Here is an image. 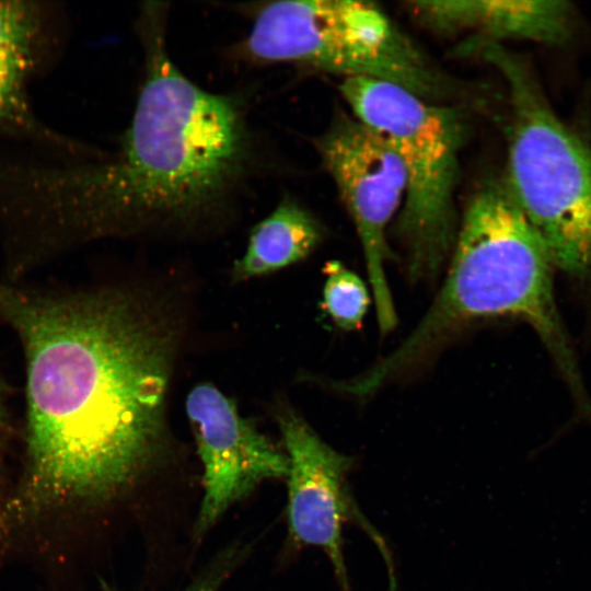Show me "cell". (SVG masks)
<instances>
[{
    "mask_svg": "<svg viewBox=\"0 0 591 591\" xmlns=\"http://www.w3.org/2000/svg\"><path fill=\"white\" fill-rule=\"evenodd\" d=\"M339 89L352 115L399 158L406 193L396 230L408 275L413 280L433 277L456 237L454 190L463 121L453 108L382 80L345 78Z\"/></svg>",
    "mask_w": 591,
    "mask_h": 591,
    "instance_id": "obj_5",
    "label": "cell"
},
{
    "mask_svg": "<svg viewBox=\"0 0 591 591\" xmlns=\"http://www.w3.org/2000/svg\"><path fill=\"white\" fill-rule=\"evenodd\" d=\"M323 309L333 322L344 329L357 328L369 306L363 281L343 265L332 262L325 266Z\"/></svg>",
    "mask_w": 591,
    "mask_h": 591,
    "instance_id": "obj_13",
    "label": "cell"
},
{
    "mask_svg": "<svg viewBox=\"0 0 591 591\" xmlns=\"http://www.w3.org/2000/svg\"><path fill=\"white\" fill-rule=\"evenodd\" d=\"M288 468L287 521L294 547H317L327 556L343 591H351L344 556L343 530L357 520L376 538L354 503L347 476L354 460L324 440L294 410L280 408L276 416Z\"/></svg>",
    "mask_w": 591,
    "mask_h": 591,
    "instance_id": "obj_8",
    "label": "cell"
},
{
    "mask_svg": "<svg viewBox=\"0 0 591 591\" xmlns=\"http://www.w3.org/2000/svg\"><path fill=\"white\" fill-rule=\"evenodd\" d=\"M0 317L25 352L34 498L128 485L164 438L177 341L166 314L125 293L59 298L0 283Z\"/></svg>",
    "mask_w": 591,
    "mask_h": 591,
    "instance_id": "obj_2",
    "label": "cell"
},
{
    "mask_svg": "<svg viewBox=\"0 0 591 591\" xmlns=\"http://www.w3.org/2000/svg\"><path fill=\"white\" fill-rule=\"evenodd\" d=\"M552 265L506 179L487 181L465 209L449 274L428 312L394 351L338 389L371 394L465 323L506 315L530 324L580 390L556 311Z\"/></svg>",
    "mask_w": 591,
    "mask_h": 591,
    "instance_id": "obj_3",
    "label": "cell"
},
{
    "mask_svg": "<svg viewBox=\"0 0 591 591\" xmlns=\"http://www.w3.org/2000/svg\"><path fill=\"white\" fill-rule=\"evenodd\" d=\"M161 3L140 20L144 74L114 151L32 160L0 152V229L27 248L100 236L194 231L233 215L259 166L235 94L209 92L173 62Z\"/></svg>",
    "mask_w": 591,
    "mask_h": 591,
    "instance_id": "obj_1",
    "label": "cell"
},
{
    "mask_svg": "<svg viewBox=\"0 0 591 591\" xmlns=\"http://www.w3.org/2000/svg\"><path fill=\"white\" fill-rule=\"evenodd\" d=\"M256 62H288L345 78L399 85L428 101L443 79L418 47L370 2L274 1L257 8L243 44Z\"/></svg>",
    "mask_w": 591,
    "mask_h": 591,
    "instance_id": "obj_6",
    "label": "cell"
},
{
    "mask_svg": "<svg viewBox=\"0 0 591 591\" xmlns=\"http://www.w3.org/2000/svg\"><path fill=\"white\" fill-rule=\"evenodd\" d=\"M228 569L227 565L219 566V568L209 572L184 591H217L227 576Z\"/></svg>",
    "mask_w": 591,
    "mask_h": 591,
    "instance_id": "obj_14",
    "label": "cell"
},
{
    "mask_svg": "<svg viewBox=\"0 0 591 591\" xmlns=\"http://www.w3.org/2000/svg\"><path fill=\"white\" fill-rule=\"evenodd\" d=\"M1 421H2V408H1V404H0V426H1Z\"/></svg>",
    "mask_w": 591,
    "mask_h": 591,
    "instance_id": "obj_15",
    "label": "cell"
},
{
    "mask_svg": "<svg viewBox=\"0 0 591 591\" xmlns=\"http://www.w3.org/2000/svg\"><path fill=\"white\" fill-rule=\"evenodd\" d=\"M202 464V496L195 534L204 535L234 503L260 483L285 479L283 449L240 415L235 404L210 383L192 389L186 398Z\"/></svg>",
    "mask_w": 591,
    "mask_h": 591,
    "instance_id": "obj_9",
    "label": "cell"
},
{
    "mask_svg": "<svg viewBox=\"0 0 591 591\" xmlns=\"http://www.w3.org/2000/svg\"><path fill=\"white\" fill-rule=\"evenodd\" d=\"M406 4L431 30L466 33L462 45L518 39L560 46L576 27L575 9L563 0H412Z\"/></svg>",
    "mask_w": 591,
    "mask_h": 591,
    "instance_id": "obj_11",
    "label": "cell"
},
{
    "mask_svg": "<svg viewBox=\"0 0 591 591\" xmlns=\"http://www.w3.org/2000/svg\"><path fill=\"white\" fill-rule=\"evenodd\" d=\"M474 47L509 91L506 183L553 265L591 283V149L553 112L524 61L502 44Z\"/></svg>",
    "mask_w": 591,
    "mask_h": 591,
    "instance_id": "obj_4",
    "label": "cell"
},
{
    "mask_svg": "<svg viewBox=\"0 0 591 591\" xmlns=\"http://www.w3.org/2000/svg\"><path fill=\"white\" fill-rule=\"evenodd\" d=\"M322 239L317 220L299 202L285 196L251 231L244 255L232 268L235 281L264 276L298 263Z\"/></svg>",
    "mask_w": 591,
    "mask_h": 591,
    "instance_id": "obj_12",
    "label": "cell"
},
{
    "mask_svg": "<svg viewBox=\"0 0 591 591\" xmlns=\"http://www.w3.org/2000/svg\"><path fill=\"white\" fill-rule=\"evenodd\" d=\"M315 146L356 227L379 326L387 333L397 316L384 268L392 256L385 230L405 198L403 164L391 146L354 115L336 117Z\"/></svg>",
    "mask_w": 591,
    "mask_h": 591,
    "instance_id": "obj_7",
    "label": "cell"
},
{
    "mask_svg": "<svg viewBox=\"0 0 591 591\" xmlns=\"http://www.w3.org/2000/svg\"><path fill=\"white\" fill-rule=\"evenodd\" d=\"M60 10L51 2L0 0V139L27 142L72 161L94 148L44 123L35 113L28 88L60 43Z\"/></svg>",
    "mask_w": 591,
    "mask_h": 591,
    "instance_id": "obj_10",
    "label": "cell"
}]
</instances>
